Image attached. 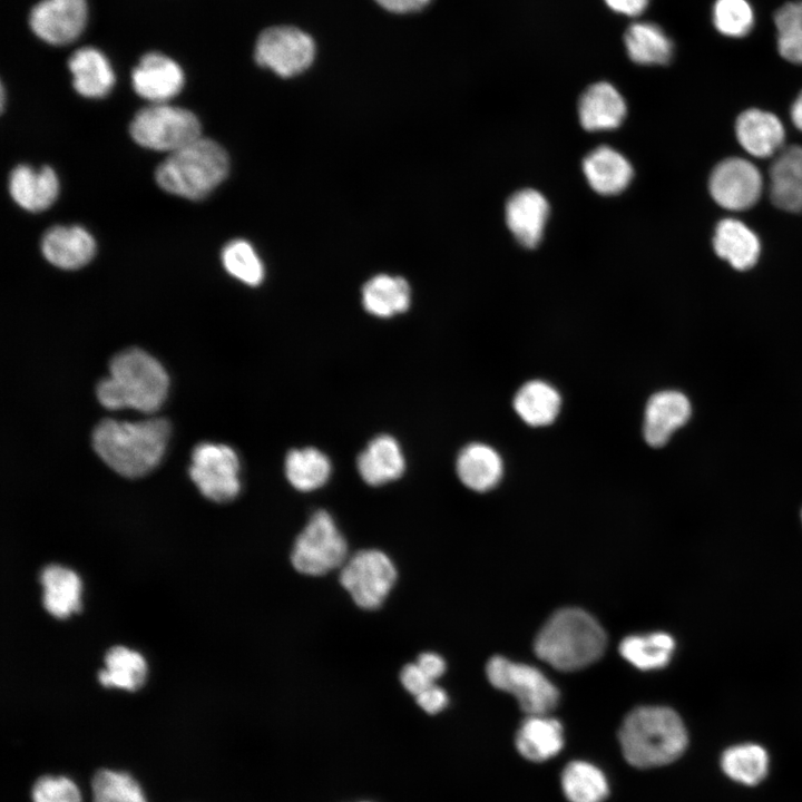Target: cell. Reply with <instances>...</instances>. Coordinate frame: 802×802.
<instances>
[{
    "label": "cell",
    "instance_id": "obj_1",
    "mask_svg": "<svg viewBox=\"0 0 802 802\" xmlns=\"http://www.w3.org/2000/svg\"><path fill=\"white\" fill-rule=\"evenodd\" d=\"M169 423L154 418L137 422L105 419L92 431V447L114 471L138 478L160 462L169 438Z\"/></svg>",
    "mask_w": 802,
    "mask_h": 802
},
{
    "label": "cell",
    "instance_id": "obj_2",
    "mask_svg": "<svg viewBox=\"0 0 802 802\" xmlns=\"http://www.w3.org/2000/svg\"><path fill=\"white\" fill-rule=\"evenodd\" d=\"M625 760L634 767L669 764L686 750L688 737L679 715L666 706H639L630 711L618 730Z\"/></svg>",
    "mask_w": 802,
    "mask_h": 802
},
{
    "label": "cell",
    "instance_id": "obj_3",
    "mask_svg": "<svg viewBox=\"0 0 802 802\" xmlns=\"http://www.w3.org/2000/svg\"><path fill=\"white\" fill-rule=\"evenodd\" d=\"M168 387L164 366L147 352L130 348L111 359L109 375L97 385V398L106 409L151 413L164 403Z\"/></svg>",
    "mask_w": 802,
    "mask_h": 802
},
{
    "label": "cell",
    "instance_id": "obj_4",
    "mask_svg": "<svg viewBox=\"0 0 802 802\" xmlns=\"http://www.w3.org/2000/svg\"><path fill=\"white\" fill-rule=\"evenodd\" d=\"M606 647V634L598 622L579 608L554 613L538 632L536 655L556 669L571 672L596 662Z\"/></svg>",
    "mask_w": 802,
    "mask_h": 802
},
{
    "label": "cell",
    "instance_id": "obj_5",
    "mask_svg": "<svg viewBox=\"0 0 802 802\" xmlns=\"http://www.w3.org/2000/svg\"><path fill=\"white\" fill-rule=\"evenodd\" d=\"M228 156L216 141L199 137L170 153L158 166L155 178L167 193L200 199L227 176Z\"/></svg>",
    "mask_w": 802,
    "mask_h": 802
},
{
    "label": "cell",
    "instance_id": "obj_6",
    "mask_svg": "<svg viewBox=\"0 0 802 802\" xmlns=\"http://www.w3.org/2000/svg\"><path fill=\"white\" fill-rule=\"evenodd\" d=\"M200 131L195 114L167 102L140 109L129 126V133L138 145L169 154L202 137Z\"/></svg>",
    "mask_w": 802,
    "mask_h": 802
},
{
    "label": "cell",
    "instance_id": "obj_7",
    "mask_svg": "<svg viewBox=\"0 0 802 802\" xmlns=\"http://www.w3.org/2000/svg\"><path fill=\"white\" fill-rule=\"evenodd\" d=\"M346 557V540L325 510H317L311 516L291 552L294 568L309 576H321L342 567Z\"/></svg>",
    "mask_w": 802,
    "mask_h": 802
},
{
    "label": "cell",
    "instance_id": "obj_8",
    "mask_svg": "<svg viewBox=\"0 0 802 802\" xmlns=\"http://www.w3.org/2000/svg\"><path fill=\"white\" fill-rule=\"evenodd\" d=\"M486 674L492 686L514 695L527 715L548 714L558 704V689L534 666L495 656Z\"/></svg>",
    "mask_w": 802,
    "mask_h": 802
},
{
    "label": "cell",
    "instance_id": "obj_9",
    "mask_svg": "<svg viewBox=\"0 0 802 802\" xmlns=\"http://www.w3.org/2000/svg\"><path fill=\"white\" fill-rule=\"evenodd\" d=\"M316 53L311 35L294 26H272L257 37L254 47L255 62L282 78L304 72Z\"/></svg>",
    "mask_w": 802,
    "mask_h": 802
},
{
    "label": "cell",
    "instance_id": "obj_10",
    "mask_svg": "<svg viewBox=\"0 0 802 802\" xmlns=\"http://www.w3.org/2000/svg\"><path fill=\"white\" fill-rule=\"evenodd\" d=\"M397 579L391 558L378 549H364L346 559L341 567L340 581L361 608L380 607Z\"/></svg>",
    "mask_w": 802,
    "mask_h": 802
},
{
    "label": "cell",
    "instance_id": "obj_11",
    "mask_svg": "<svg viewBox=\"0 0 802 802\" xmlns=\"http://www.w3.org/2000/svg\"><path fill=\"white\" fill-rule=\"evenodd\" d=\"M241 463L237 453L226 444L203 442L192 452L189 476L204 497L227 502L241 490Z\"/></svg>",
    "mask_w": 802,
    "mask_h": 802
},
{
    "label": "cell",
    "instance_id": "obj_12",
    "mask_svg": "<svg viewBox=\"0 0 802 802\" xmlns=\"http://www.w3.org/2000/svg\"><path fill=\"white\" fill-rule=\"evenodd\" d=\"M763 189V177L751 162L730 157L712 170L708 190L714 202L727 211H745L755 205Z\"/></svg>",
    "mask_w": 802,
    "mask_h": 802
},
{
    "label": "cell",
    "instance_id": "obj_13",
    "mask_svg": "<svg viewBox=\"0 0 802 802\" xmlns=\"http://www.w3.org/2000/svg\"><path fill=\"white\" fill-rule=\"evenodd\" d=\"M86 20V0H41L29 13L31 30L51 45L74 41L85 28Z\"/></svg>",
    "mask_w": 802,
    "mask_h": 802
},
{
    "label": "cell",
    "instance_id": "obj_14",
    "mask_svg": "<svg viewBox=\"0 0 802 802\" xmlns=\"http://www.w3.org/2000/svg\"><path fill=\"white\" fill-rule=\"evenodd\" d=\"M135 91L154 104L167 102L183 88L182 68L160 52L144 55L131 72Z\"/></svg>",
    "mask_w": 802,
    "mask_h": 802
},
{
    "label": "cell",
    "instance_id": "obj_15",
    "mask_svg": "<svg viewBox=\"0 0 802 802\" xmlns=\"http://www.w3.org/2000/svg\"><path fill=\"white\" fill-rule=\"evenodd\" d=\"M506 223L515 238L525 247H535L542 237L549 204L536 189L525 188L510 196L506 204Z\"/></svg>",
    "mask_w": 802,
    "mask_h": 802
},
{
    "label": "cell",
    "instance_id": "obj_16",
    "mask_svg": "<svg viewBox=\"0 0 802 802\" xmlns=\"http://www.w3.org/2000/svg\"><path fill=\"white\" fill-rule=\"evenodd\" d=\"M688 399L678 391L653 394L645 409L644 438L652 447H662L691 415Z\"/></svg>",
    "mask_w": 802,
    "mask_h": 802
},
{
    "label": "cell",
    "instance_id": "obj_17",
    "mask_svg": "<svg viewBox=\"0 0 802 802\" xmlns=\"http://www.w3.org/2000/svg\"><path fill=\"white\" fill-rule=\"evenodd\" d=\"M735 135L746 153L756 158H767L781 150L785 129L776 115L752 108L739 115Z\"/></svg>",
    "mask_w": 802,
    "mask_h": 802
},
{
    "label": "cell",
    "instance_id": "obj_18",
    "mask_svg": "<svg viewBox=\"0 0 802 802\" xmlns=\"http://www.w3.org/2000/svg\"><path fill=\"white\" fill-rule=\"evenodd\" d=\"M45 258L63 270L85 266L96 253V242L81 226H55L46 232L41 241Z\"/></svg>",
    "mask_w": 802,
    "mask_h": 802
},
{
    "label": "cell",
    "instance_id": "obj_19",
    "mask_svg": "<svg viewBox=\"0 0 802 802\" xmlns=\"http://www.w3.org/2000/svg\"><path fill=\"white\" fill-rule=\"evenodd\" d=\"M770 198L774 206L802 211V146L781 149L770 167Z\"/></svg>",
    "mask_w": 802,
    "mask_h": 802
},
{
    "label": "cell",
    "instance_id": "obj_20",
    "mask_svg": "<svg viewBox=\"0 0 802 802\" xmlns=\"http://www.w3.org/2000/svg\"><path fill=\"white\" fill-rule=\"evenodd\" d=\"M626 102L609 82L590 85L580 96L578 115L581 126L589 131L618 127L626 116Z\"/></svg>",
    "mask_w": 802,
    "mask_h": 802
},
{
    "label": "cell",
    "instance_id": "obj_21",
    "mask_svg": "<svg viewBox=\"0 0 802 802\" xmlns=\"http://www.w3.org/2000/svg\"><path fill=\"white\" fill-rule=\"evenodd\" d=\"M9 192L13 200L29 212H40L51 206L59 193L55 170L48 166L35 169L19 165L10 174Z\"/></svg>",
    "mask_w": 802,
    "mask_h": 802
},
{
    "label": "cell",
    "instance_id": "obj_22",
    "mask_svg": "<svg viewBox=\"0 0 802 802\" xmlns=\"http://www.w3.org/2000/svg\"><path fill=\"white\" fill-rule=\"evenodd\" d=\"M564 730L560 722L548 714L527 715L516 733V749L531 762H545L555 757L564 747Z\"/></svg>",
    "mask_w": 802,
    "mask_h": 802
},
{
    "label": "cell",
    "instance_id": "obj_23",
    "mask_svg": "<svg viewBox=\"0 0 802 802\" xmlns=\"http://www.w3.org/2000/svg\"><path fill=\"white\" fill-rule=\"evenodd\" d=\"M356 468L364 482L378 487L399 479L404 472L405 460L395 438L380 434L359 454Z\"/></svg>",
    "mask_w": 802,
    "mask_h": 802
},
{
    "label": "cell",
    "instance_id": "obj_24",
    "mask_svg": "<svg viewBox=\"0 0 802 802\" xmlns=\"http://www.w3.org/2000/svg\"><path fill=\"white\" fill-rule=\"evenodd\" d=\"M583 172L590 187L602 195L623 192L634 174L624 155L608 146L591 150L583 160Z\"/></svg>",
    "mask_w": 802,
    "mask_h": 802
},
{
    "label": "cell",
    "instance_id": "obj_25",
    "mask_svg": "<svg viewBox=\"0 0 802 802\" xmlns=\"http://www.w3.org/2000/svg\"><path fill=\"white\" fill-rule=\"evenodd\" d=\"M713 246L721 258L739 271L754 266L761 252L756 234L736 218H724L717 223Z\"/></svg>",
    "mask_w": 802,
    "mask_h": 802
},
{
    "label": "cell",
    "instance_id": "obj_26",
    "mask_svg": "<svg viewBox=\"0 0 802 802\" xmlns=\"http://www.w3.org/2000/svg\"><path fill=\"white\" fill-rule=\"evenodd\" d=\"M76 91L87 98L105 97L115 84V75L107 58L98 49L82 47L68 60Z\"/></svg>",
    "mask_w": 802,
    "mask_h": 802
},
{
    "label": "cell",
    "instance_id": "obj_27",
    "mask_svg": "<svg viewBox=\"0 0 802 802\" xmlns=\"http://www.w3.org/2000/svg\"><path fill=\"white\" fill-rule=\"evenodd\" d=\"M46 610L59 619L80 610L81 581L78 575L60 565H48L40 573Z\"/></svg>",
    "mask_w": 802,
    "mask_h": 802
},
{
    "label": "cell",
    "instance_id": "obj_28",
    "mask_svg": "<svg viewBox=\"0 0 802 802\" xmlns=\"http://www.w3.org/2000/svg\"><path fill=\"white\" fill-rule=\"evenodd\" d=\"M624 43L632 61L643 66H659L671 61L674 46L663 28L648 21L632 23L625 31Z\"/></svg>",
    "mask_w": 802,
    "mask_h": 802
},
{
    "label": "cell",
    "instance_id": "obj_29",
    "mask_svg": "<svg viewBox=\"0 0 802 802\" xmlns=\"http://www.w3.org/2000/svg\"><path fill=\"white\" fill-rule=\"evenodd\" d=\"M459 479L475 491H487L493 488L502 475V461L489 446L471 443L464 447L456 463Z\"/></svg>",
    "mask_w": 802,
    "mask_h": 802
},
{
    "label": "cell",
    "instance_id": "obj_30",
    "mask_svg": "<svg viewBox=\"0 0 802 802\" xmlns=\"http://www.w3.org/2000/svg\"><path fill=\"white\" fill-rule=\"evenodd\" d=\"M410 302V286L400 276L380 274L369 280L362 288L365 311L378 317H391L405 312Z\"/></svg>",
    "mask_w": 802,
    "mask_h": 802
},
{
    "label": "cell",
    "instance_id": "obj_31",
    "mask_svg": "<svg viewBox=\"0 0 802 802\" xmlns=\"http://www.w3.org/2000/svg\"><path fill=\"white\" fill-rule=\"evenodd\" d=\"M147 676V664L138 652L125 646H114L105 655V668L98 673L104 687H116L135 692Z\"/></svg>",
    "mask_w": 802,
    "mask_h": 802
},
{
    "label": "cell",
    "instance_id": "obj_32",
    "mask_svg": "<svg viewBox=\"0 0 802 802\" xmlns=\"http://www.w3.org/2000/svg\"><path fill=\"white\" fill-rule=\"evenodd\" d=\"M285 476L299 491H313L324 486L332 471L331 461L316 448L291 450L285 458Z\"/></svg>",
    "mask_w": 802,
    "mask_h": 802
},
{
    "label": "cell",
    "instance_id": "obj_33",
    "mask_svg": "<svg viewBox=\"0 0 802 802\" xmlns=\"http://www.w3.org/2000/svg\"><path fill=\"white\" fill-rule=\"evenodd\" d=\"M561 399L557 390L542 381H530L517 392L514 407L529 426L550 424L557 417Z\"/></svg>",
    "mask_w": 802,
    "mask_h": 802
},
{
    "label": "cell",
    "instance_id": "obj_34",
    "mask_svg": "<svg viewBox=\"0 0 802 802\" xmlns=\"http://www.w3.org/2000/svg\"><path fill=\"white\" fill-rule=\"evenodd\" d=\"M561 789L569 802H604L609 793L604 772L587 761H571L561 773Z\"/></svg>",
    "mask_w": 802,
    "mask_h": 802
},
{
    "label": "cell",
    "instance_id": "obj_35",
    "mask_svg": "<svg viewBox=\"0 0 802 802\" xmlns=\"http://www.w3.org/2000/svg\"><path fill=\"white\" fill-rule=\"evenodd\" d=\"M675 649L674 638L666 633L630 635L619 645L620 655L635 667L643 671L666 666Z\"/></svg>",
    "mask_w": 802,
    "mask_h": 802
},
{
    "label": "cell",
    "instance_id": "obj_36",
    "mask_svg": "<svg viewBox=\"0 0 802 802\" xmlns=\"http://www.w3.org/2000/svg\"><path fill=\"white\" fill-rule=\"evenodd\" d=\"M721 767L731 780L744 785H755L767 774L769 755L757 744H737L723 752Z\"/></svg>",
    "mask_w": 802,
    "mask_h": 802
},
{
    "label": "cell",
    "instance_id": "obj_37",
    "mask_svg": "<svg viewBox=\"0 0 802 802\" xmlns=\"http://www.w3.org/2000/svg\"><path fill=\"white\" fill-rule=\"evenodd\" d=\"M92 802H147L139 783L127 772L98 770L91 779Z\"/></svg>",
    "mask_w": 802,
    "mask_h": 802
},
{
    "label": "cell",
    "instance_id": "obj_38",
    "mask_svg": "<svg viewBox=\"0 0 802 802\" xmlns=\"http://www.w3.org/2000/svg\"><path fill=\"white\" fill-rule=\"evenodd\" d=\"M780 56L802 65V1L786 2L774 14Z\"/></svg>",
    "mask_w": 802,
    "mask_h": 802
},
{
    "label": "cell",
    "instance_id": "obj_39",
    "mask_svg": "<svg viewBox=\"0 0 802 802\" xmlns=\"http://www.w3.org/2000/svg\"><path fill=\"white\" fill-rule=\"evenodd\" d=\"M222 262L229 275L247 285H258L264 278L262 261L244 239L229 242L222 251Z\"/></svg>",
    "mask_w": 802,
    "mask_h": 802
},
{
    "label": "cell",
    "instance_id": "obj_40",
    "mask_svg": "<svg viewBox=\"0 0 802 802\" xmlns=\"http://www.w3.org/2000/svg\"><path fill=\"white\" fill-rule=\"evenodd\" d=\"M712 20L723 36L742 38L754 27V11L747 0H716L712 9Z\"/></svg>",
    "mask_w": 802,
    "mask_h": 802
},
{
    "label": "cell",
    "instance_id": "obj_41",
    "mask_svg": "<svg viewBox=\"0 0 802 802\" xmlns=\"http://www.w3.org/2000/svg\"><path fill=\"white\" fill-rule=\"evenodd\" d=\"M32 802H82L77 784L63 775H42L31 790Z\"/></svg>",
    "mask_w": 802,
    "mask_h": 802
},
{
    "label": "cell",
    "instance_id": "obj_42",
    "mask_svg": "<svg viewBox=\"0 0 802 802\" xmlns=\"http://www.w3.org/2000/svg\"><path fill=\"white\" fill-rule=\"evenodd\" d=\"M403 687L414 697L436 684L417 663L407 664L400 673Z\"/></svg>",
    "mask_w": 802,
    "mask_h": 802
},
{
    "label": "cell",
    "instance_id": "obj_43",
    "mask_svg": "<svg viewBox=\"0 0 802 802\" xmlns=\"http://www.w3.org/2000/svg\"><path fill=\"white\" fill-rule=\"evenodd\" d=\"M418 705L429 714H436L444 710L448 704L446 691L437 684L431 685L415 696Z\"/></svg>",
    "mask_w": 802,
    "mask_h": 802
},
{
    "label": "cell",
    "instance_id": "obj_44",
    "mask_svg": "<svg viewBox=\"0 0 802 802\" xmlns=\"http://www.w3.org/2000/svg\"><path fill=\"white\" fill-rule=\"evenodd\" d=\"M415 663L434 682L440 678L446 672L444 659L440 655L432 652H426L420 654Z\"/></svg>",
    "mask_w": 802,
    "mask_h": 802
},
{
    "label": "cell",
    "instance_id": "obj_45",
    "mask_svg": "<svg viewBox=\"0 0 802 802\" xmlns=\"http://www.w3.org/2000/svg\"><path fill=\"white\" fill-rule=\"evenodd\" d=\"M384 10L404 14L418 12L426 8L431 0H374Z\"/></svg>",
    "mask_w": 802,
    "mask_h": 802
},
{
    "label": "cell",
    "instance_id": "obj_46",
    "mask_svg": "<svg viewBox=\"0 0 802 802\" xmlns=\"http://www.w3.org/2000/svg\"><path fill=\"white\" fill-rule=\"evenodd\" d=\"M609 9L614 12L624 14L627 17H637L642 14L649 0H604Z\"/></svg>",
    "mask_w": 802,
    "mask_h": 802
},
{
    "label": "cell",
    "instance_id": "obj_47",
    "mask_svg": "<svg viewBox=\"0 0 802 802\" xmlns=\"http://www.w3.org/2000/svg\"><path fill=\"white\" fill-rule=\"evenodd\" d=\"M791 119L794 126L802 131V91L798 95L791 107Z\"/></svg>",
    "mask_w": 802,
    "mask_h": 802
}]
</instances>
